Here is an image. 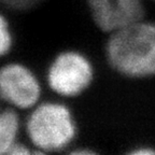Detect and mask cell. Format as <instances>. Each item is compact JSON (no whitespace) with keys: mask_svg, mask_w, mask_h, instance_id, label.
<instances>
[{"mask_svg":"<svg viewBox=\"0 0 155 155\" xmlns=\"http://www.w3.org/2000/svg\"><path fill=\"white\" fill-rule=\"evenodd\" d=\"M104 55L111 69L123 77H155V22L143 18L110 34Z\"/></svg>","mask_w":155,"mask_h":155,"instance_id":"6da1fadb","label":"cell"},{"mask_svg":"<svg viewBox=\"0 0 155 155\" xmlns=\"http://www.w3.org/2000/svg\"><path fill=\"white\" fill-rule=\"evenodd\" d=\"M26 133L36 153L59 152L73 142L78 126L74 116L61 102H39L30 110Z\"/></svg>","mask_w":155,"mask_h":155,"instance_id":"7a4b0ae2","label":"cell"},{"mask_svg":"<svg viewBox=\"0 0 155 155\" xmlns=\"http://www.w3.org/2000/svg\"><path fill=\"white\" fill-rule=\"evenodd\" d=\"M95 78L92 61L86 55L74 50L58 53L46 71V83L58 96L73 98L90 88Z\"/></svg>","mask_w":155,"mask_h":155,"instance_id":"3957f363","label":"cell"},{"mask_svg":"<svg viewBox=\"0 0 155 155\" xmlns=\"http://www.w3.org/2000/svg\"><path fill=\"white\" fill-rule=\"evenodd\" d=\"M42 86L36 73L21 63L0 67V99L15 110H31L40 102Z\"/></svg>","mask_w":155,"mask_h":155,"instance_id":"277c9868","label":"cell"},{"mask_svg":"<svg viewBox=\"0 0 155 155\" xmlns=\"http://www.w3.org/2000/svg\"><path fill=\"white\" fill-rule=\"evenodd\" d=\"M91 17L104 34H112L144 18L142 0H86Z\"/></svg>","mask_w":155,"mask_h":155,"instance_id":"5b68a950","label":"cell"},{"mask_svg":"<svg viewBox=\"0 0 155 155\" xmlns=\"http://www.w3.org/2000/svg\"><path fill=\"white\" fill-rule=\"evenodd\" d=\"M21 121L15 109L0 111V155H10L18 142Z\"/></svg>","mask_w":155,"mask_h":155,"instance_id":"8992f818","label":"cell"},{"mask_svg":"<svg viewBox=\"0 0 155 155\" xmlns=\"http://www.w3.org/2000/svg\"><path fill=\"white\" fill-rule=\"evenodd\" d=\"M13 46V34L8 19L0 13V58L8 55Z\"/></svg>","mask_w":155,"mask_h":155,"instance_id":"52a82bcc","label":"cell"},{"mask_svg":"<svg viewBox=\"0 0 155 155\" xmlns=\"http://www.w3.org/2000/svg\"><path fill=\"white\" fill-rule=\"evenodd\" d=\"M44 0H0V3L3 7L13 11L25 12L28 10L35 9Z\"/></svg>","mask_w":155,"mask_h":155,"instance_id":"ba28073f","label":"cell"},{"mask_svg":"<svg viewBox=\"0 0 155 155\" xmlns=\"http://www.w3.org/2000/svg\"><path fill=\"white\" fill-rule=\"evenodd\" d=\"M131 155H154L155 148L149 147V145H140L138 148H135L128 152Z\"/></svg>","mask_w":155,"mask_h":155,"instance_id":"9c48e42d","label":"cell"},{"mask_svg":"<svg viewBox=\"0 0 155 155\" xmlns=\"http://www.w3.org/2000/svg\"><path fill=\"white\" fill-rule=\"evenodd\" d=\"M71 154L74 155H91V154H96V151L91 150V149H75V150L71 151Z\"/></svg>","mask_w":155,"mask_h":155,"instance_id":"30bf717a","label":"cell"},{"mask_svg":"<svg viewBox=\"0 0 155 155\" xmlns=\"http://www.w3.org/2000/svg\"><path fill=\"white\" fill-rule=\"evenodd\" d=\"M153 1H155V0H153Z\"/></svg>","mask_w":155,"mask_h":155,"instance_id":"8fae6325","label":"cell"}]
</instances>
